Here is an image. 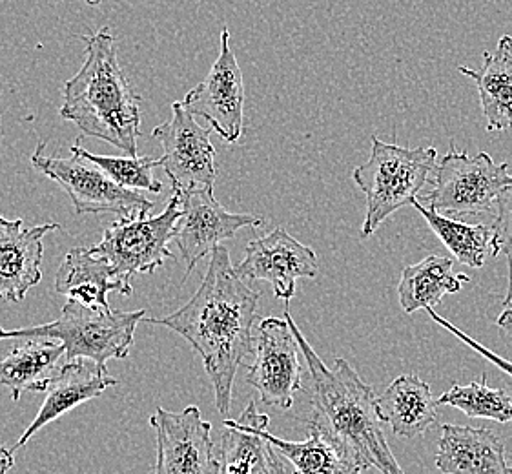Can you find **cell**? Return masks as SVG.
Here are the masks:
<instances>
[{
    "instance_id": "8992f818",
    "label": "cell",
    "mask_w": 512,
    "mask_h": 474,
    "mask_svg": "<svg viewBox=\"0 0 512 474\" xmlns=\"http://www.w3.org/2000/svg\"><path fill=\"white\" fill-rule=\"evenodd\" d=\"M181 217V199L174 192L159 216L139 214L113 221L104 230L103 241L92 250L110 263L117 278L130 283L132 276L154 274L166 259L174 258L168 245Z\"/></svg>"
},
{
    "instance_id": "6da1fadb",
    "label": "cell",
    "mask_w": 512,
    "mask_h": 474,
    "mask_svg": "<svg viewBox=\"0 0 512 474\" xmlns=\"http://www.w3.org/2000/svg\"><path fill=\"white\" fill-rule=\"evenodd\" d=\"M259 292L250 289L236 272L225 247L212 252L205 279L185 307L163 320V325L183 336L205 363L221 414L230 411L237 369L254 349V323Z\"/></svg>"
},
{
    "instance_id": "52a82bcc",
    "label": "cell",
    "mask_w": 512,
    "mask_h": 474,
    "mask_svg": "<svg viewBox=\"0 0 512 474\" xmlns=\"http://www.w3.org/2000/svg\"><path fill=\"white\" fill-rule=\"evenodd\" d=\"M432 190L423 197L440 214L472 216L492 212L503 188L512 183L507 163H494L491 155L458 152L454 145L434 170Z\"/></svg>"
},
{
    "instance_id": "30bf717a",
    "label": "cell",
    "mask_w": 512,
    "mask_h": 474,
    "mask_svg": "<svg viewBox=\"0 0 512 474\" xmlns=\"http://www.w3.org/2000/svg\"><path fill=\"white\" fill-rule=\"evenodd\" d=\"M150 425L157 440L155 474H221L212 425L199 407L190 405L181 413L159 407Z\"/></svg>"
},
{
    "instance_id": "4fadbf2b",
    "label": "cell",
    "mask_w": 512,
    "mask_h": 474,
    "mask_svg": "<svg viewBox=\"0 0 512 474\" xmlns=\"http://www.w3.org/2000/svg\"><path fill=\"white\" fill-rule=\"evenodd\" d=\"M297 352L296 336L285 318H265L257 325L256 360L248 369L246 383L268 407L292 409L303 376Z\"/></svg>"
},
{
    "instance_id": "603a6c76",
    "label": "cell",
    "mask_w": 512,
    "mask_h": 474,
    "mask_svg": "<svg viewBox=\"0 0 512 474\" xmlns=\"http://www.w3.org/2000/svg\"><path fill=\"white\" fill-rule=\"evenodd\" d=\"M471 278L465 274L452 272V259L429 256L416 265L403 270L401 276L400 294L401 309L407 314L416 310L438 307L443 296L458 294L465 283Z\"/></svg>"
},
{
    "instance_id": "cb8c5ba5",
    "label": "cell",
    "mask_w": 512,
    "mask_h": 474,
    "mask_svg": "<svg viewBox=\"0 0 512 474\" xmlns=\"http://www.w3.org/2000/svg\"><path fill=\"white\" fill-rule=\"evenodd\" d=\"M412 207L425 217L432 232L460 263L472 268H482L485 265L487 250L492 243V227L461 223L452 217L443 216L418 199L412 203Z\"/></svg>"
},
{
    "instance_id": "d6a6232c",
    "label": "cell",
    "mask_w": 512,
    "mask_h": 474,
    "mask_svg": "<svg viewBox=\"0 0 512 474\" xmlns=\"http://www.w3.org/2000/svg\"><path fill=\"white\" fill-rule=\"evenodd\" d=\"M511 469H512V467H511Z\"/></svg>"
},
{
    "instance_id": "5bb4252c",
    "label": "cell",
    "mask_w": 512,
    "mask_h": 474,
    "mask_svg": "<svg viewBox=\"0 0 512 474\" xmlns=\"http://www.w3.org/2000/svg\"><path fill=\"white\" fill-rule=\"evenodd\" d=\"M236 272L250 281H268L276 298L290 301L296 296L297 279L318 278V256L279 227L246 245L245 259L236 265Z\"/></svg>"
},
{
    "instance_id": "3957f363",
    "label": "cell",
    "mask_w": 512,
    "mask_h": 474,
    "mask_svg": "<svg viewBox=\"0 0 512 474\" xmlns=\"http://www.w3.org/2000/svg\"><path fill=\"white\" fill-rule=\"evenodd\" d=\"M86 59L62 88L59 115L84 135L101 139L123 154L137 157L141 132V97L117 59V41L110 28L82 35Z\"/></svg>"
},
{
    "instance_id": "ba28073f",
    "label": "cell",
    "mask_w": 512,
    "mask_h": 474,
    "mask_svg": "<svg viewBox=\"0 0 512 474\" xmlns=\"http://www.w3.org/2000/svg\"><path fill=\"white\" fill-rule=\"evenodd\" d=\"M31 166L55 181L72 199L75 212L115 214L119 217L150 214L154 201L132 188L117 185L99 166L73 155L72 159L46 155V143H39L31 155Z\"/></svg>"
},
{
    "instance_id": "e0dca14e",
    "label": "cell",
    "mask_w": 512,
    "mask_h": 474,
    "mask_svg": "<svg viewBox=\"0 0 512 474\" xmlns=\"http://www.w3.org/2000/svg\"><path fill=\"white\" fill-rule=\"evenodd\" d=\"M268 423L267 414L257 413L256 402L246 405L239 420H226L219 445L221 474H287L276 447L263 434Z\"/></svg>"
},
{
    "instance_id": "2e32d148",
    "label": "cell",
    "mask_w": 512,
    "mask_h": 474,
    "mask_svg": "<svg viewBox=\"0 0 512 474\" xmlns=\"http://www.w3.org/2000/svg\"><path fill=\"white\" fill-rule=\"evenodd\" d=\"M113 385H117V380L93 360L75 358V360L64 361L59 371L55 372L48 389L44 391L46 398L42 403L41 411L35 416L33 423H30V427L22 433L15 449L28 444L30 438H33L48 423L61 418L62 414L79 407L81 403L99 398L108 387Z\"/></svg>"
},
{
    "instance_id": "277c9868",
    "label": "cell",
    "mask_w": 512,
    "mask_h": 474,
    "mask_svg": "<svg viewBox=\"0 0 512 474\" xmlns=\"http://www.w3.org/2000/svg\"><path fill=\"white\" fill-rule=\"evenodd\" d=\"M438 150L432 146L407 148L372 137L367 163L352 172L354 183L367 197L361 239H367L400 208L412 207L416 197L434 176Z\"/></svg>"
},
{
    "instance_id": "5b68a950",
    "label": "cell",
    "mask_w": 512,
    "mask_h": 474,
    "mask_svg": "<svg viewBox=\"0 0 512 474\" xmlns=\"http://www.w3.org/2000/svg\"><path fill=\"white\" fill-rule=\"evenodd\" d=\"M144 318V309L121 312L68 299L59 320L22 329H0V340L52 338L64 345L66 360L88 358L106 369V361L128 358L135 329Z\"/></svg>"
},
{
    "instance_id": "4316f807",
    "label": "cell",
    "mask_w": 512,
    "mask_h": 474,
    "mask_svg": "<svg viewBox=\"0 0 512 474\" xmlns=\"http://www.w3.org/2000/svg\"><path fill=\"white\" fill-rule=\"evenodd\" d=\"M82 139H77L72 146V155L90 161L99 166L106 176L113 179L117 185L124 188H137V190H148L159 194L163 190L161 181L154 177V168L161 166L159 159L152 157H113V155L90 154L81 146Z\"/></svg>"
},
{
    "instance_id": "7402d4cb",
    "label": "cell",
    "mask_w": 512,
    "mask_h": 474,
    "mask_svg": "<svg viewBox=\"0 0 512 474\" xmlns=\"http://www.w3.org/2000/svg\"><path fill=\"white\" fill-rule=\"evenodd\" d=\"M66 354L61 341L52 338H22L10 354L0 361V385L19 402L22 392H44L59 371L57 361Z\"/></svg>"
},
{
    "instance_id": "7c38bea8",
    "label": "cell",
    "mask_w": 512,
    "mask_h": 474,
    "mask_svg": "<svg viewBox=\"0 0 512 474\" xmlns=\"http://www.w3.org/2000/svg\"><path fill=\"white\" fill-rule=\"evenodd\" d=\"M181 199L183 217L175 230V243L185 259V283L201 259L212 254L223 241L232 239L241 228L261 227L263 217L232 214L214 197V188L175 192Z\"/></svg>"
},
{
    "instance_id": "1f68e13d",
    "label": "cell",
    "mask_w": 512,
    "mask_h": 474,
    "mask_svg": "<svg viewBox=\"0 0 512 474\" xmlns=\"http://www.w3.org/2000/svg\"><path fill=\"white\" fill-rule=\"evenodd\" d=\"M88 6H99V4H103L104 0H84Z\"/></svg>"
},
{
    "instance_id": "9c48e42d",
    "label": "cell",
    "mask_w": 512,
    "mask_h": 474,
    "mask_svg": "<svg viewBox=\"0 0 512 474\" xmlns=\"http://www.w3.org/2000/svg\"><path fill=\"white\" fill-rule=\"evenodd\" d=\"M152 135L163 145L159 161L174 192L214 188L216 148L210 141V130L197 123L181 101L172 103V119L155 126Z\"/></svg>"
},
{
    "instance_id": "ac0fdd59",
    "label": "cell",
    "mask_w": 512,
    "mask_h": 474,
    "mask_svg": "<svg viewBox=\"0 0 512 474\" xmlns=\"http://www.w3.org/2000/svg\"><path fill=\"white\" fill-rule=\"evenodd\" d=\"M436 467L443 474H512L498 434L451 423L441 425Z\"/></svg>"
},
{
    "instance_id": "d4e9b609",
    "label": "cell",
    "mask_w": 512,
    "mask_h": 474,
    "mask_svg": "<svg viewBox=\"0 0 512 474\" xmlns=\"http://www.w3.org/2000/svg\"><path fill=\"white\" fill-rule=\"evenodd\" d=\"M263 434L292 464L294 474H356L338 447L314 427H308L305 442H288L268 433V429H263Z\"/></svg>"
},
{
    "instance_id": "4dcf8cb0",
    "label": "cell",
    "mask_w": 512,
    "mask_h": 474,
    "mask_svg": "<svg viewBox=\"0 0 512 474\" xmlns=\"http://www.w3.org/2000/svg\"><path fill=\"white\" fill-rule=\"evenodd\" d=\"M498 327L512 340V307H507L498 318Z\"/></svg>"
},
{
    "instance_id": "8fae6325",
    "label": "cell",
    "mask_w": 512,
    "mask_h": 474,
    "mask_svg": "<svg viewBox=\"0 0 512 474\" xmlns=\"http://www.w3.org/2000/svg\"><path fill=\"white\" fill-rule=\"evenodd\" d=\"M192 115L203 117L217 135L234 145L245 130V83L236 53L230 48V31H221V52L203 83L181 101Z\"/></svg>"
},
{
    "instance_id": "f546056e",
    "label": "cell",
    "mask_w": 512,
    "mask_h": 474,
    "mask_svg": "<svg viewBox=\"0 0 512 474\" xmlns=\"http://www.w3.org/2000/svg\"><path fill=\"white\" fill-rule=\"evenodd\" d=\"M15 465V456L13 451L0 445V474H8L11 471V467Z\"/></svg>"
},
{
    "instance_id": "484cf974",
    "label": "cell",
    "mask_w": 512,
    "mask_h": 474,
    "mask_svg": "<svg viewBox=\"0 0 512 474\" xmlns=\"http://www.w3.org/2000/svg\"><path fill=\"white\" fill-rule=\"evenodd\" d=\"M438 405L454 407L469 418H485L498 423L512 420V400L509 392L489 387L487 374H483L482 380L469 385L454 383L451 391L438 398Z\"/></svg>"
},
{
    "instance_id": "ffe728a7",
    "label": "cell",
    "mask_w": 512,
    "mask_h": 474,
    "mask_svg": "<svg viewBox=\"0 0 512 474\" xmlns=\"http://www.w3.org/2000/svg\"><path fill=\"white\" fill-rule=\"evenodd\" d=\"M376 407L379 420L403 438H418L427 433L438 422L440 409L431 385L414 374H403L390 383L376 398Z\"/></svg>"
},
{
    "instance_id": "f1b7e54d",
    "label": "cell",
    "mask_w": 512,
    "mask_h": 474,
    "mask_svg": "<svg viewBox=\"0 0 512 474\" xmlns=\"http://www.w3.org/2000/svg\"><path fill=\"white\" fill-rule=\"evenodd\" d=\"M429 312V316H431L432 320L436 321L440 327H443L445 330H449L451 334H454L458 340L463 341L467 347H471L472 351L478 352L480 356H483L485 360L491 361L492 365H496L500 371L507 372L509 376L512 378V363L511 361L505 360V358H500L498 354H494L491 349H487V347H483L482 343H478L476 340H472L471 336H467L463 330L456 329L454 325H452L451 321L445 320V318H441L438 312H434L432 307L427 309Z\"/></svg>"
},
{
    "instance_id": "83f0119b",
    "label": "cell",
    "mask_w": 512,
    "mask_h": 474,
    "mask_svg": "<svg viewBox=\"0 0 512 474\" xmlns=\"http://www.w3.org/2000/svg\"><path fill=\"white\" fill-rule=\"evenodd\" d=\"M496 221L492 225L491 254L505 256L509 265V279H507V290L503 298V307H511L512 303V183L503 188L502 196L498 197L496 203Z\"/></svg>"
},
{
    "instance_id": "9a60e30c",
    "label": "cell",
    "mask_w": 512,
    "mask_h": 474,
    "mask_svg": "<svg viewBox=\"0 0 512 474\" xmlns=\"http://www.w3.org/2000/svg\"><path fill=\"white\" fill-rule=\"evenodd\" d=\"M57 223L26 228L22 219L0 217V301L19 303L42 279V239Z\"/></svg>"
},
{
    "instance_id": "d6986e66",
    "label": "cell",
    "mask_w": 512,
    "mask_h": 474,
    "mask_svg": "<svg viewBox=\"0 0 512 474\" xmlns=\"http://www.w3.org/2000/svg\"><path fill=\"white\" fill-rule=\"evenodd\" d=\"M55 290L68 299L81 301L90 307L110 309L108 292L130 296L134 289L130 283L117 278L106 259L90 248H72L57 270Z\"/></svg>"
},
{
    "instance_id": "7a4b0ae2",
    "label": "cell",
    "mask_w": 512,
    "mask_h": 474,
    "mask_svg": "<svg viewBox=\"0 0 512 474\" xmlns=\"http://www.w3.org/2000/svg\"><path fill=\"white\" fill-rule=\"evenodd\" d=\"M285 320L312 376V411L308 427L318 429L349 460L354 473L378 469L381 474H405L390 451L376 407L374 389L343 358L330 369L305 340L290 310Z\"/></svg>"
},
{
    "instance_id": "44dd1931",
    "label": "cell",
    "mask_w": 512,
    "mask_h": 474,
    "mask_svg": "<svg viewBox=\"0 0 512 474\" xmlns=\"http://www.w3.org/2000/svg\"><path fill=\"white\" fill-rule=\"evenodd\" d=\"M458 72L469 77L478 88L487 132L512 130V37L503 35L494 52L483 53L482 70L460 66Z\"/></svg>"
}]
</instances>
